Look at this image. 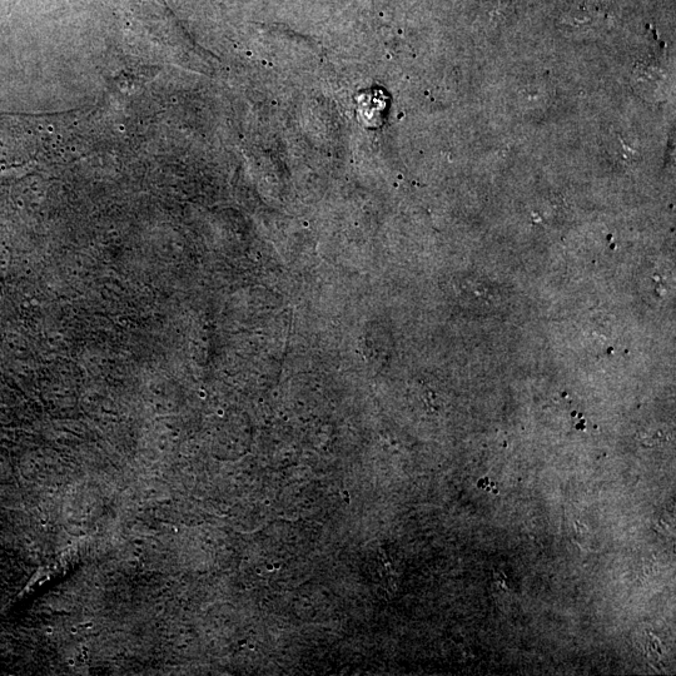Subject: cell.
I'll list each match as a JSON object with an SVG mask.
<instances>
[{
    "mask_svg": "<svg viewBox=\"0 0 676 676\" xmlns=\"http://www.w3.org/2000/svg\"><path fill=\"white\" fill-rule=\"evenodd\" d=\"M47 634H52V628L47 629Z\"/></svg>",
    "mask_w": 676,
    "mask_h": 676,
    "instance_id": "obj_1",
    "label": "cell"
}]
</instances>
